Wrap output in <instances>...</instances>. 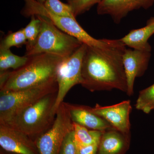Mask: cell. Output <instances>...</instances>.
Listing matches in <instances>:
<instances>
[{
  "label": "cell",
  "instance_id": "1",
  "mask_svg": "<svg viewBox=\"0 0 154 154\" xmlns=\"http://www.w3.org/2000/svg\"><path fill=\"white\" fill-rule=\"evenodd\" d=\"M126 46L114 39L107 48L87 45L83 58L81 85L91 92L117 89L127 93L128 87L122 56Z\"/></svg>",
  "mask_w": 154,
  "mask_h": 154
},
{
  "label": "cell",
  "instance_id": "2",
  "mask_svg": "<svg viewBox=\"0 0 154 154\" xmlns=\"http://www.w3.org/2000/svg\"><path fill=\"white\" fill-rule=\"evenodd\" d=\"M28 57L27 62L20 68L0 72V91H18L55 79L58 65L64 58L48 53Z\"/></svg>",
  "mask_w": 154,
  "mask_h": 154
},
{
  "label": "cell",
  "instance_id": "3",
  "mask_svg": "<svg viewBox=\"0 0 154 154\" xmlns=\"http://www.w3.org/2000/svg\"><path fill=\"white\" fill-rule=\"evenodd\" d=\"M57 95V92L46 95L4 124L24 133L35 141L54 122L56 115L53 110Z\"/></svg>",
  "mask_w": 154,
  "mask_h": 154
},
{
  "label": "cell",
  "instance_id": "4",
  "mask_svg": "<svg viewBox=\"0 0 154 154\" xmlns=\"http://www.w3.org/2000/svg\"><path fill=\"white\" fill-rule=\"evenodd\" d=\"M41 20V29L33 47L25 56H32L42 53L61 57H68L83 44L77 38L61 30L47 17L36 16Z\"/></svg>",
  "mask_w": 154,
  "mask_h": 154
},
{
  "label": "cell",
  "instance_id": "5",
  "mask_svg": "<svg viewBox=\"0 0 154 154\" xmlns=\"http://www.w3.org/2000/svg\"><path fill=\"white\" fill-rule=\"evenodd\" d=\"M57 91L56 79L32 88L16 91H0V123H7L44 96Z\"/></svg>",
  "mask_w": 154,
  "mask_h": 154
},
{
  "label": "cell",
  "instance_id": "6",
  "mask_svg": "<svg viewBox=\"0 0 154 154\" xmlns=\"http://www.w3.org/2000/svg\"><path fill=\"white\" fill-rule=\"evenodd\" d=\"M25 4L21 14L26 17L33 15L41 16L49 18L54 24L61 30L77 38L90 47L105 48L110 45L109 39H98L94 38L84 30L76 18L60 17L53 14L44 7L43 4L36 0H24Z\"/></svg>",
  "mask_w": 154,
  "mask_h": 154
},
{
  "label": "cell",
  "instance_id": "7",
  "mask_svg": "<svg viewBox=\"0 0 154 154\" xmlns=\"http://www.w3.org/2000/svg\"><path fill=\"white\" fill-rule=\"evenodd\" d=\"M87 47V45L82 44L72 54L64 58L58 65L56 71L57 95L53 110L55 115L69 91L76 85H81L83 58Z\"/></svg>",
  "mask_w": 154,
  "mask_h": 154
},
{
  "label": "cell",
  "instance_id": "8",
  "mask_svg": "<svg viewBox=\"0 0 154 154\" xmlns=\"http://www.w3.org/2000/svg\"><path fill=\"white\" fill-rule=\"evenodd\" d=\"M73 130V121L63 102L58 108L53 124L35 140L38 154H59L64 140Z\"/></svg>",
  "mask_w": 154,
  "mask_h": 154
},
{
  "label": "cell",
  "instance_id": "9",
  "mask_svg": "<svg viewBox=\"0 0 154 154\" xmlns=\"http://www.w3.org/2000/svg\"><path fill=\"white\" fill-rule=\"evenodd\" d=\"M89 108L91 112L106 120L113 128L125 134H130V115L132 110L130 100H125L111 106L96 104Z\"/></svg>",
  "mask_w": 154,
  "mask_h": 154
},
{
  "label": "cell",
  "instance_id": "10",
  "mask_svg": "<svg viewBox=\"0 0 154 154\" xmlns=\"http://www.w3.org/2000/svg\"><path fill=\"white\" fill-rule=\"evenodd\" d=\"M151 51L139 50L127 48L122 56V61L126 75L128 96L134 94L135 80L143 75L148 66Z\"/></svg>",
  "mask_w": 154,
  "mask_h": 154
},
{
  "label": "cell",
  "instance_id": "11",
  "mask_svg": "<svg viewBox=\"0 0 154 154\" xmlns=\"http://www.w3.org/2000/svg\"><path fill=\"white\" fill-rule=\"evenodd\" d=\"M0 146L18 154H39L35 141L24 133L0 123Z\"/></svg>",
  "mask_w": 154,
  "mask_h": 154
},
{
  "label": "cell",
  "instance_id": "12",
  "mask_svg": "<svg viewBox=\"0 0 154 154\" xmlns=\"http://www.w3.org/2000/svg\"><path fill=\"white\" fill-rule=\"evenodd\" d=\"M154 3V0H102L97 5V12L99 15H109L118 24L130 12L148 9Z\"/></svg>",
  "mask_w": 154,
  "mask_h": 154
},
{
  "label": "cell",
  "instance_id": "13",
  "mask_svg": "<svg viewBox=\"0 0 154 154\" xmlns=\"http://www.w3.org/2000/svg\"><path fill=\"white\" fill-rule=\"evenodd\" d=\"M73 122L91 130L105 131L112 126L104 119L91 112L89 106L64 102Z\"/></svg>",
  "mask_w": 154,
  "mask_h": 154
},
{
  "label": "cell",
  "instance_id": "14",
  "mask_svg": "<svg viewBox=\"0 0 154 154\" xmlns=\"http://www.w3.org/2000/svg\"><path fill=\"white\" fill-rule=\"evenodd\" d=\"M131 134H127L113 128L102 132L97 154H125L129 148Z\"/></svg>",
  "mask_w": 154,
  "mask_h": 154
},
{
  "label": "cell",
  "instance_id": "15",
  "mask_svg": "<svg viewBox=\"0 0 154 154\" xmlns=\"http://www.w3.org/2000/svg\"><path fill=\"white\" fill-rule=\"evenodd\" d=\"M154 34V17H153L147 21L145 27L131 30L119 39L125 46L132 49L151 51V47L148 41Z\"/></svg>",
  "mask_w": 154,
  "mask_h": 154
},
{
  "label": "cell",
  "instance_id": "16",
  "mask_svg": "<svg viewBox=\"0 0 154 154\" xmlns=\"http://www.w3.org/2000/svg\"><path fill=\"white\" fill-rule=\"evenodd\" d=\"M75 140L78 146H85L99 143L102 131L87 128L73 122Z\"/></svg>",
  "mask_w": 154,
  "mask_h": 154
},
{
  "label": "cell",
  "instance_id": "17",
  "mask_svg": "<svg viewBox=\"0 0 154 154\" xmlns=\"http://www.w3.org/2000/svg\"><path fill=\"white\" fill-rule=\"evenodd\" d=\"M28 59L25 56L21 57L14 54L10 49L0 50V72L20 68L27 62Z\"/></svg>",
  "mask_w": 154,
  "mask_h": 154
},
{
  "label": "cell",
  "instance_id": "18",
  "mask_svg": "<svg viewBox=\"0 0 154 154\" xmlns=\"http://www.w3.org/2000/svg\"><path fill=\"white\" fill-rule=\"evenodd\" d=\"M135 107L146 113H149L154 110V84L140 92Z\"/></svg>",
  "mask_w": 154,
  "mask_h": 154
},
{
  "label": "cell",
  "instance_id": "19",
  "mask_svg": "<svg viewBox=\"0 0 154 154\" xmlns=\"http://www.w3.org/2000/svg\"><path fill=\"white\" fill-rule=\"evenodd\" d=\"M30 17V22L25 28H23L27 39L26 51L30 50L35 44L41 29L40 19L35 15Z\"/></svg>",
  "mask_w": 154,
  "mask_h": 154
},
{
  "label": "cell",
  "instance_id": "20",
  "mask_svg": "<svg viewBox=\"0 0 154 154\" xmlns=\"http://www.w3.org/2000/svg\"><path fill=\"white\" fill-rule=\"evenodd\" d=\"M26 44L27 39L23 28H22L16 32L7 34L1 41L0 50L10 49L14 46L21 47Z\"/></svg>",
  "mask_w": 154,
  "mask_h": 154
},
{
  "label": "cell",
  "instance_id": "21",
  "mask_svg": "<svg viewBox=\"0 0 154 154\" xmlns=\"http://www.w3.org/2000/svg\"><path fill=\"white\" fill-rule=\"evenodd\" d=\"M43 5L48 11L57 16L76 18L68 4L60 0H45Z\"/></svg>",
  "mask_w": 154,
  "mask_h": 154
},
{
  "label": "cell",
  "instance_id": "22",
  "mask_svg": "<svg viewBox=\"0 0 154 154\" xmlns=\"http://www.w3.org/2000/svg\"><path fill=\"white\" fill-rule=\"evenodd\" d=\"M102 0H66L72 8L75 17L82 15L89 11L95 5L101 2Z\"/></svg>",
  "mask_w": 154,
  "mask_h": 154
},
{
  "label": "cell",
  "instance_id": "23",
  "mask_svg": "<svg viewBox=\"0 0 154 154\" xmlns=\"http://www.w3.org/2000/svg\"><path fill=\"white\" fill-rule=\"evenodd\" d=\"M77 153L78 146L73 130L68 134L64 140L59 154H77Z\"/></svg>",
  "mask_w": 154,
  "mask_h": 154
},
{
  "label": "cell",
  "instance_id": "24",
  "mask_svg": "<svg viewBox=\"0 0 154 154\" xmlns=\"http://www.w3.org/2000/svg\"><path fill=\"white\" fill-rule=\"evenodd\" d=\"M99 143H94L85 146H78L77 154H97Z\"/></svg>",
  "mask_w": 154,
  "mask_h": 154
},
{
  "label": "cell",
  "instance_id": "25",
  "mask_svg": "<svg viewBox=\"0 0 154 154\" xmlns=\"http://www.w3.org/2000/svg\"><path fill=\"white\" fill-rule=\"evenodd\" d=\"M0 154H18L17 153H14L10 152L4 150L3 149L0 148Z\"/></svg>",
  "mask_w": 154,
  "mask_h": 154
},
{
  "label": "cell",
  "instance_id": "26",
  "mask_svg": "<svg viewBox=\"0 0 154 154\" xmlns=\"http://www.w3.org/2000/svg\"><path fill=\"white\" fill-rule=\"evenodd\" d=\"M36 1L42 3V4H44L45 0H36Z\"/></svg>",
  "mask_w": 154,
  "mask_h": 154
},
{
  "label": "cell",
  "instance_id": "27",
  "mask_svg": "<svg viewBox=\"0 0 154 154\" xmlns=\"http://www.w3.org/2000/svg\"></svg>",
  "mask_w": 154,
  "mask_h": 154
}]
</instances>
